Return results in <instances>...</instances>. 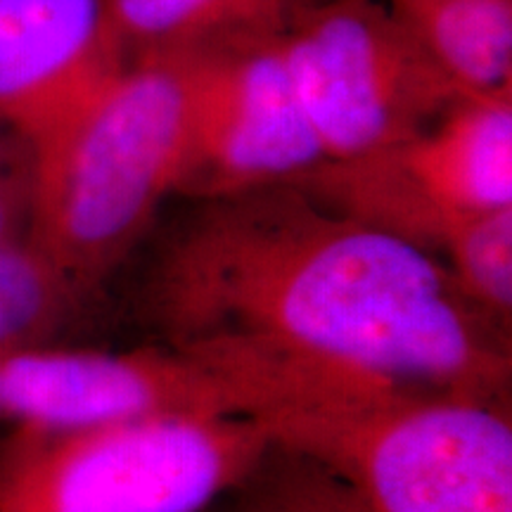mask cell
<instances>
[{"label": "cell", "mask_w": 512, "mask_h": 512, "mask_svg": "<svg viewBox=\"0 0 512 512\" xmlns=\"http://www.w3.org/2000/svg\"><path fill=\"white\" fill-rule=\"evenodd\" d=\"M147 306L192 354L484 401L510 380L501 325L444 261L292 183L200 202L159 254Z\"/></svg>", "instance_id": "obj_1"}, {"label": "cell", "mask_w": 512, "mask_h": 512, "mask_svg": "<svg viewBox=\"0 0 512 512\" xmlns=\"http://www.w3.org/2000/svg\"><path fill=\"white\" fill-rule=\"evenodd\" d=\"M256 420L370 512H512V427L494 401L344 380Z\"/></svg>", "instance_id": "obj_2"}, {"label": "cell", "mask_w": 512, "mask_h": 512, "mask_svg": "<svg viewBox=\"0 0 512 512\" xmlns=\"http://www.w3.org/2000/svg\"><path fill=\"white\" fill-rule=\"evenodd\" d=\"M185 119V55L133 57L53 143L31 155L27 240L88 297L174 192Z\"/></svg>", "instance_id": "obj_3"}, {"label": "cell", "mask_w": 512, "mask_h": 512, "mask_svg": "<svg viewBox=\"0 0 512 512\" xmlns=\"http://www.w3.org/2000/svg\"><path fill=\"white\" fill-rule=\"evenodd\" d=\"M271 448L259 420L233 415L17 425L0 444V512H200Z\"/></svg>", "instance_id": "obj_4"}, {"label": "cell", "mask_w": 512, "mask_h": 512, "mask_svg": "<svg viewBox=\"0 0 512 512\" xmlns=\"http://www.w3.org/2000/svg\"><path fill=\"white\" fill-rule=\"evenodd\" d=\"M280 46L323 162L418 136L465 93L380 0H313Z\"/></svg>", "instance_id": "obj_5"}, {"label": "cell", "mask_w": 512, "mask_h": 512, "mask_svg": "<svg viewBox=\"0 0 512 512\" xmlns=\"http://www.w3.org/2000/svg\"><path fill=\"white\" fill-rule=\"evenodd\" d=\"M290 183L434 254L456 223L512 207V88L463 93L418 136L320 162Z\"/></svg>", "instance_id": "obj_6"}, {"label": "cell", "mask_w": 512, "mask_h": 512, "mask_svg": "<svg viewBox=\"0 0 512 512\" xmlns=\"http://www.w3.org/2000/svg\"><path fill=\"white\" fill-rule=\"evenodd\" d=\"M5 420L34 427L207 415L256 418L273 389L256 370L192 351L38 347L0 356Z\"/></svg>", "instance_id": "obj_7"}, {"label": "cell", "mask_w": 512, "mask_h": 512, "mask_svg": "<svg viewBox=\"0 0 512 512\" xmlns=\"http://www.w3.org/2000/svg\"><path fill=\"white\" fill-rule=\"evenodd\" d=\"M280 36L181 50L188 119L174 192L219 200L290 183L323 162Z\"/></svg>", "instance_id": "obj_8"}, {"label": "cell", "mask_w": 512, "mask_h": 512, "mask_svg": "<svg viewBox=\"0 0 512 512\" xmlns=\"http://www.w3.org/2000/svg\"><path fill=\"white\" fill-rule=\"evenodd\" d=\"M128 57L105 0H0V128L36 155Z\"/></svg>", "instance_id": "obj_9"}, {"label": "cell", "mask_w": 512, "mask_h": 512, "mask_svg": "<svg viewBox=\"0 0 512 512\" xmlns=\"http://www.w3.org/2000/svg\"><path fill=\"white\" fill-rule=\"evenodd\" d=\"M313 0H105L128 60L278 36Z\"/></svg>", "instance_id": "obj_10"}, {"label": "cell", "mask_w": 512, "mask_h": 512, "mask_svg": "<svg viewBox=\"0 0 512 512\" xmlns=\"http://www.w3.org/2000/svg\"><path fill=\"white\" fill-rule=\"evenodd\" d=\"M465 93L512 88V0H380Z\"/></svg>", "instance_id": "obj_11"}, {"label": "cell", "mask_w": 512, "mask_h": 512, "mask_svg": "<svg viewBox=\"0 0 512 512\" xmlns=\"http://www.w3.org/2000/svg\"><path fill=\"white\" fill-rule=\"evenodd\" d=\"M88 294L27 238L0 245V356L53 347Z\"/></svg>", "instance_id": "obj_12"}, {"label": "cell", "mask_w": 512, "mask_h": 512, "mask_svg": "<svg viewBox=\"0 0 512 512\" xmlns=\"http://www.w3.org/2000/svg\"><path fill=\"white\" fill-rule=\"evenodd\" d=\"M448 273L472 306L498 325L512 311V207L470 216L441 245Z\"/></svg>", "instance_id": "obj_13"}, {"label": "cell", "mask_w": 512, "mask_h": 512, "mask_svg": "<svg viewBox=\"0 0 512 512\" xmlns=\"http://www.w3.org/2000/svg\"><path fill=\"white\" fill-rule=\"evenodd\" d=\"M245 486L235 512H370L330 472L278 446L266 453Z\"/></svg>", "instance_id": "obj_14"}, {"label": "cell", "mask_w": 512, "mask_h": 512, "mask_svg": "<svg viewBox=\"0 0 512 512\" xmlns=\"http://www.w3.org/2000/svg\"><path fill=\"white\" fill-rule=\"evenodd\" d=\"M31 209V155L0 128V245L27 238Z\"/></svg>", "instance_id": "obj_15"}, {"label": "cell", "mask_w": 512, "mask_h": 512, "mask_svg": "<svg viewBox=\"0 0 512 512\" xmlns=\"http://www.w3.org/2000/svg\"><path fill=\"white\" fill-rule=\"evenodd\" d=\"M0 420H5V415H3V399H0Z\"/></svg>", "instance_id": "obj_16"}]
</instances>
